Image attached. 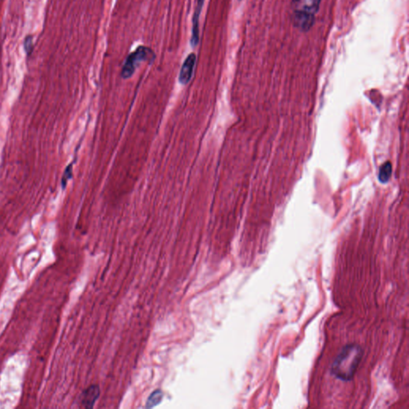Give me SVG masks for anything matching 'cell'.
<instances>
[{
    "instance_id": "6da1fadb",
    "label": "cell",
    "mask_w": 409,
    "mask_h": 409,
    "mask_svg": "<svg viewBox=\"0 0 409 409\" xmlns=\"http://www.w3.org/2000/svg\"><path fill=\"white\" fill-rule=\"evenodd\" d=\"M362 356L363 350L359 345L349 344L345 345L334 360L331 367L332 374L343 381H349L356 373Z\"/></svg>"
},
{
    "instance_id": "7a4b0ae2",
    "label": "cell",
    "mask_w": 409,
    "mask_h": 409,
    "mask_svg": "<svg viewBox=\"0 0 409 409\" xmlns=\"http://www.w3.org/2000/svg\"><path fill=\"white\" fill-rule=\"evenodd\" d=\"M321 0H292L293 23L301 31H309L315 21Z\"/></svg>"
},
{
    "instance_id": "3957f363",
    "label": "cell",
    "mask_w": 409,
    "mask_h": 409,
    "mask_svg": "<svg viewBox=\"0 0 409 409\" xmlns=\"http://www.w3.org/2000/svg\"><path fill=\"white\" fill-rule=\"evenodd\" d=\"M155 58V52L150 48L144 46H138L135 52L131 53L125 60L122 67V77L123 79L131 77L139 63L142 62L153 61Z\"/></svg>"
},
{
    "instance_id": "277c9868",
    "label": "cell",
    "mask_w": 409,
    "mask_h": 409,
    "mask_svg": "<svg viewBox=\"0 0 409 409\" xmlns=\"http://www.w3.org/2000/svg\"><path fill=\"white\" fill-rule=\"evenodd\" d=\"M196 63L195 54L191 53L187 56L179 74V82L186 85L191 80Z\"/></svg>"
},
{
    "instance_id": "5b68a950",
    "label": "cell",
    "mask_w": 409,
    "mask_h": 409,
    "mask_svg": "<svg viewBox=\"0 0 409 409\" xmlns=\"http://www.w3.org/2000/svg\"><path fill=\"white\" fill-rule=\"evenodd\" d=\"M204 1L205 0H196L195 10L193 17L192 36L190 39V44L193 47L197 46L199 42V19Z\"/></svg>"
},
{
    "instance_id": "8992f818",
    "label": "cell",
    "mask_w": 409,
    "mask_h": 409,
    "mask_svg": "<svg viewBox=\"0 0 409 409\" xmlns=\"http://www.w3.org/2000/svg\"><path fill=\"white\" fill-rule=\"evenodd\" d=\"M99 394V388L97 386H91L86 389L82 395L81 403L83 407L86 408H92L96 400H98Z\"/></svg>"
},
{
    "instance_id": "52a82bcc",
    "label": "cell",
    "mask_w": 409,
    "mask_h": 409,
    "mask_svg": "<svg viewBox=\"0 0 409 409\" xmlns=\"http://www.w3.org/2000/svg\"><path fill=\"white\" fill-rule=\"evenodd\" d=\"M392 175V164L391 162H387L382 165L379 171V180L380 183H387Z\"/></svg>"
},
{
    "instance_id": "ba28073f",
    "label": "cell",
    "mask_w": 409,
    "mask_h": 409,
    "mask_svg": "<svg viewBox=\"0 0 409 409\" xmlns=\"http://www.w3.org/2000/svg\"><path fill=\"white\" fill-rule=\"evenodd\" d=\"M162 399V393H161L160 391H156L151 396H149V400L147 401V407H154V406L159 404Z\"/></svg>"
},
{
    "instance_id": "9c48e42d",
    "label": "cell",
    "mask_w": 409,
    "mask_h": 409,
    "mask_svg": "<svg viewBox=\"0 0 409 409\" xmlns=\"http://www.w3.org/2000/svg\"><path fill=\"white\" fill-rule=\"evenodd\" d=\"M72 177V164L69 165L67 169L65 170L64 174H63V179H62V186L63 188L65 189L67 186V181L69 179L71 178Z\"/></svg>"
},
{
    "instance_id": "30bf717a",
    "label": "cell",
    "mask_w": 409,
    "mask_h": 409,
    "mask_svg": "<svg viewBox=\"0 0 409 409\" xmlns=\"http://www.w3.org/2000/svg\"><path fill=\"white\" fill-rule=\"evenodd\" d=\"M25 50L28 56H30L33 50V40L32 37H28L25 39Z\"/></svg>"
},
{
    "instance_id": "8fae6325",
    "label": "cell",
    "mask_w": 409,
    "mask_h": 409,
    "mask_svg": "<svg viewBox=\"0 0 409 409\" xmlns=\"http://www.w3.org/2000/svg\"><path fill=\"white\" fill-rule=\"evenodd\" d=\"M240 1H241V0H240Z\"/></svg>"
}]
</instances>
